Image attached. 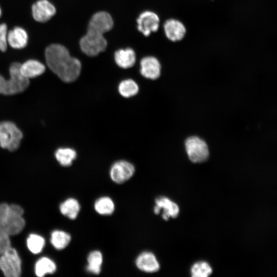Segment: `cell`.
Segmentation results:
<instances>
[{"label": "cell", "instance_id": "3", "mask_svg": "<svg viewBox=\"0 0 277 277\" xmlns=\"http://www.w3.org/2000/svg\"><path fill=\"white\" fill-rule=\"evenodd\" d=\"M21 63H13L10 66V78L6 80L0 74V94L13 95L24 91L29 85V80L20 72Z\"/></svg>", "mask_w": 277, "mask_h": 277}, {"label": "cell", "instance_id": "19", "mask_svg": "<svg viewBox=\"0 0 277 277\" xmlns=\"http://www.w3.org/2000/svg\"><path fill=\"white\" fill-rule=\"evenodd\" d=\"M87 265L86 271L94 275H98L101 272L103 262V255L99 250H93L89 253L87 257Z\"/></svg>", "mask_w": 277, "mask_h": 277}, {"label": "cell", "instance_id": "16", "mask_svg": "<svg viewBox=\"0 0 277 277\" xmlns=\"http://www.w3.org/2000/svg\"><path fill=\"white\" fill-rule=\"evenodd\" d=\"M7 43L13 48L22 49L28 42V34L22 28L16 27L7 33Z\"/></svg>", "mask_w": 277, "mask_h": 277}, {"label": "cell", "instance_id": "18", "mask_svg": "<svg viewBox=\"0 0 277 277\" xmlns=\"http://www.w3.org/2000/svg\"><path fill=\"white\" fill-rule=\"evenodd\" d=\"M114 60L118 66L123 69H127L134 65L136 55L131 48L122 49L115 52Z\"/></svg>", "mask_w": 277, "mask_h": 277}, {"label": "cell", "instance_id": "25", "mask_svg": "<svg viewBox=\"0 0 277 277\" xmlns=\"http://www.w3.org/2000/svg\"><path fill=\"white\" fill-rule=\"evenodd\" d=\"M138 86L133 80L127 79L122 81L118 85L120 94L124 97H130L135 95L138 92Z\"/></svg>", "mask_w": 277, "mask_h": 277}, {"label": "cell", "instance_id": "1", "mask_svg": "<svg viewBox=\"0 0 277 277\" xmlns=\"http://www.w3.org/2000/svg\"><path fill=\"white\" fill-rule=\"evenodd\" d=\"M45 55L49 69L63 82L72 83L79 76L81 63L77 58L71 57L64 46L50 45L46 48Z\"/></svg>", "mask_w": 277, "mask_h": 277}, {"label": "cell", "instance_id": "24", "mask_svg": "<svg viewBox=\"0 0 277 277\" xmlns=\"http://www.w3.org/2000/svg\"><path fill=\"white\" fill-rule=\"evenodd\" d=\"M71 240V235L64 231L54 230L51 235V243L57 250L65 248L69 245Z\"/></svg>", "mask_w": 277, "mask_h": 277}, {"label": "cell", "instance_id": "8", "mask_svg": "<svg viewBox=\"0 0 277 277\" xmlns=\"http://www.w3.org/2000/svg\"><path fill=\"white\" fill-rule=\"evenodd\" d=\"M135 171L132 164L125 160H120L111 166L109 175L114 183L121 184L130 180L133 176Z\"/></svg>", "mask_w": 277, "mask_h": 277}, {"label": "cell", "instance_id": "7", "mask_svg": "<svg viewBox=\"0 0 277 277\" xmlns=\"http://www.w3.org/2000/svg\"><path fill=\"white\" fill-rule=\"evenodd\" d=\"M0 255V269L4 275L19 276L22 273V262L16 250L11 247Z\"/></svg>", "mask_w": 277, "mask_h": 277}, {"label": "cell", "instance_id": "29", "mask_svg": "<svg viewBox=\"0 0 277 277\" xmlns=\"http://www.w3.org/2000/svg\"><path fill=\"white\" fill-rule=\"evenodd\" d=\"M2 15V11H1V9L0 8V17Z\"/></svg>", "mask_w": 277, "mask_h": 277}, {"label": "cell", "instance_id": "13", "mask_svg": "<svg viewBox=\"0 0 277 277\" xmlns=\"http://www.w3.org/2000/svg\"><path fill=\"white\" fill-rule=\"evenodd\" d=\"M33 18L38 22L49 21L56 13L54 6L47 0H39L32 6Z\"/></svg>", "mask_w": 277, "mask_h": 277}, {"label": "cell", "instance_id": "9", "mask_svg": "<svg viewBox=\"0 0 277 277\" xmlns=\"http://www.w3.org/2000/svg\"><path fill=\"white\" fill-rule=\"evenodd\" d=\"M113 25V21L111 15L106 12L100 11L94 14L91 18L87 30L104 34L110 30Z\"/></svg>", "mask_w": 277, "mask_h": 277}, {"label": "cell", "instance_id": "10", "mask_svg": "<svg viewBox=\"0 0 277 277\" xmlns=\"http://www.w3.org/2000/svg\"><path fill=\"white\" fill-rule=\"evenodd\" d=\"M155 205L153 208V212L159 214L162 210V217L167 221L170 217L175 218L177 216L180 209L178 205L166 196H159L155 200Z\"/></svg>", "mask_w": 277, "mask_h": 277}, {"label": "cell", "instance_id": "2", "mask_svg": "<svg viewBox=\"0 0 277 277\" xmlns=\"http://www.w3.org/2000/svg\"><path fill=\"white\" fill-rule=\"evenodd\" d=\"M23 214V209L18 205L1 204L0 230L9 236L20 233L25 225Z\"/></svg>", "mask_w": 277, "mask_h": 277}, {"label": "cell", "instance_id": "26", "mask_svg": "<svg viewBox=\"0 0 277 277\" xmlns=\"http://www.w3.org/2000/svg\"><path fill=\"white\" fill-rule=\"evenodd\" d=\"M44 239L39 235L31 234L27 239V246L29 250L34 254L40 253L45 245Z\"/></svg>", "mask_w": 277, "mask_h": 277}, {"label": "cell", "instance_id": "28", "mask_svg": "<svg viewBox=\"0 0 277 277\" xmlns=\"http://www.w3.org/2000/svg\"><path fill=\"white\" fill-rule=\"evenodd\" d=\"M7 27L5 24L0 25V50L5 52L7 48Z\"/></svg>", "mask_w": 277, "mask_h": 277}, {"label": "cell", "instance_id": "17", "mask_svg": "<svg viewBox=\"0 0 277 277\" xmlns=\"http://www.w3.org/2000/svg\"><path fill=\"white\" fill-rule=\"evenodd\" d=\"M46 67L40 62L29 60L23 64H21L20 72L26 78H34L42 74L45 71Z\"/></svg>", "mask_w": 277, "mask_h": 277}, {"label": "cell", "instance_id": "20", "mask_svg": "<svg viewBox=\"0 0 277 277\" xmlns=\"http://www.w3.org/2000/svg\"><path fill=\"white\" fill-rule=\"evenodd\" d=\"M60 210L63 215L70 220H75L80 212L81 205L76 199L69 198L61 204Z\"/></svg>", "mask_w": 277, "mask_h": 277}, {"label": "cell", "instance_id": "6", "mask_svg": "<svg viewBox=\"0 0 277 277\" xmlns=\"http://www.w3.org/2000/svg\"><path fill=\"white\" fill-rule=\"evenodd\" d=\"M81 49L88 56H94L104 51L107 42L103 34L87 30L80 42Z\"/></svg>", "mask_w": 277, "mask_h": 277}, {"label": "cell", "instance_id": "30", "mask_svg": "<svg viewBox=\"0 0 277 277\" xmlns=\"http://www.w3.org/2000/svg\"><path fill=\"white\" fill-rule=\"evenodd\" d=\"M0 235H1V232H0Z\"/></svg>", "mask_w": 277, "mask_h": 277}, {"label": "cell", "instance_id": "12", "mask_svg": "<svg viewBox=\"0 0 277 277\" xmlns=\"http://www.w3.org/2000/svg\"><path fill=\"white\" fill-rule=\"evenodd\" d=\"M137 268L145 273H152L160 269V263L155 254L150 251H145L138 255L135 260Z\"/></svg>", "mask_w": 277, "mask_h": 277}, {"label": "cell", "instance_id": "5", "mask_svg": "<svg viewBox=\"0 0 277 277\" xmlns=\"http://www.w3.org/2000/svg\"><path fill=\"white\" fill-rule=\"evenodd\" d=\"M185 148L191 162L200 163L206 161L209 155V150L206 142L197 136H191L185 141Z\"/></svg>", "mask_w": 277, "mask_h": 277}, {"label": "cell", "instance_id": "14", "mask_svg": "<svg viewBox=\"0 0 277 277\" xmlns=\"http://www.w3.org/2000/svg\"><path fill=\"white\" fill-rule=\"evenodd\" d=\"M140 72L144 77L154 80L161 75V66L159 60L154 56H146L140 62Z\"/></svg>", "mask_w": 277, "mask_h": 277}, {"label": "cell", "instance_id": "22", "mask_svg": "<svg viewBox=\"0 0 277 277\" xmlns=\"http://www.w3.org/2000/svg\"><path fill=\"white\" fill-rule=\"evenodd\" d=\"M56 269L55 263L47 257L39 259L35 265V273L37 276H43L47 274L53 273Z\"/></svg>", "mask_w": 277, "mask_h": 277}, {"label": "cell", "instance_id": "4", "mask_svg": "<svg viewBox=\"0 0 277 277\" xmlns=\"http://www.w3.org/2000/svg\"><path fill=\"white\" fill-rule=\"evenodd\" d=\"M23 138L22 131L12 122L4 121L0 123V146L10 151L17 150Z\"/></svg>", "mask_w": 277, "mask_h": 277}, {"label": "cell", "instance_id": "15", "mask_svg": "<svg viewBox=\"0 0 277 277\" xmlns=\"http://www.w3.org/2000/svg\"><path fill=\"white\" fill-rule=\"evenodd\" d=\"M164 29L166 37L172 42L182 40L186 33L184 24L175 19L167 20L164 24Z\"/></svg>", "mask_w": 277, "mask_h": 277}, {"label": "cell", "instance_id": "11", "mask_svg": "<svg viewBox=\"0 0 277 277\" xmlns=\"http://www.w3.org/2000/svg\"><path fill=\"white\" fill-rule=\"evenodd\" d=\"M137 29L146 36L157 30L160 18L154 12L146 11L142 13L137 19Z\"/></svg>", "mask_w": 277, "mask_h": 277}, {"label": "cell", "instance_id": "21", "mask_svg": "<svg viewBox=\"0 0 277 277\" xmlns=\"http://www.w3.org/2000/svg\"><path fill=\"white\" fill-rule=\"evenodd\" d=\"M115 204L111 198L107 196L100 197L94 203V209L101 215L108 216L113 213Z\"/></svg>", "mask_w": 277, "mask_h": 277}, {"label": "cell", "instance_id": "23", "mask_svg": "<svg viewBox=\"0 0 277 277\" xmlns=\"http://www.w3.org/2000/svg\"><path fill=\"white\" fill-rule=\"evenodd\" d=\"M55 156L61 165L69 167L76 159V152L71 148H60L55 151Z\"/></svg>", "mask_w": 277, "mask_h": 277}, {"label": "cell", "instance_id": "27", "mask_svg": "<svg viewBox=\"0 0 277 277\" xmlns=\"http://www.w3.org/2000/svg\"><path fill=\"white\" fill-rule=\"evenodd\" d=\"M212 272V268L209 264L204 261L195 263L191 269V275L193 277H207Z\"/></svg>", "mask_w": 277, "mask_h": 277}]
</instances>
